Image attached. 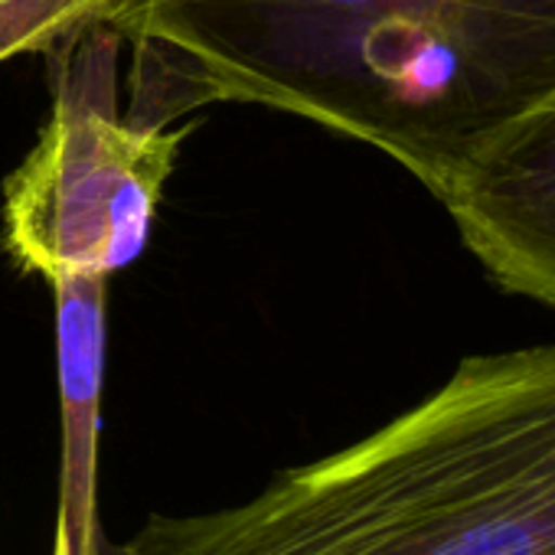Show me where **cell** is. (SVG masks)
Returning <instances> with one entry per match:
<instances>
[{"label": "cell", "mask_w": 555, "mask_h": 555, "mask_svg": "<svg viewBox=\"0 0 555 555\" xmlns=\"http://www.w3.org/2000/svg\"><path fill=\"white\" fill-rule=\"evenodd\" d=\"M131 112L167 128L212 102L363 141L444 199L555 92V0H108Z\"/></svg>", "instance_id": "1"}, {"label": "cell", "mask_w": 555, "mask_h": 555, "mask_svg": "<svg viewBox=\"0 0 555 555\" xmlns=\"http://www.w3.org/2000/svg\"><path fill=\"white\" fill-rule=\"evenodd\" d=\"M112 555H555V344L480 353L251 500L151 513Z\"/></svg>", "instance_id": "2"}, {"label": "cell", "mask_w": 555, "mask_h": 555, "mask_svg": "<svg viewBox=\"0 0 555 555\" xmlns=\"http://www.w3.org/2000/svg\"><path fill=\"white\" fill-rule=\"evenodd\" d=\"M118 47L115 30L86 24L47 50L60 56L53 112L4 183V248L50 285L108 278L141 255L186 138L183 128L138 125L118 112Z\"/></svg>", "instance_id": "3"}, {"label": "cell", "mask_w": 555, "mask_h": 555, "mask_svg": "<svg viewBox=\"0 0 555 555\" xmlns=\"http://www.w3.org/2000/svg\"><path fill=\"white\" fill-rule=\"evenodd\" d=\"M441 206L503 292L555 311V92L509 125Z\"/></svg>", "instance_id": "4"}, {"label": "cell", "mask_w": 555, "mask_h": 555, "mask_svg": "<svg viewBox=\"0 0 555 555\" xmlns=\"http://www.w3.org/2000/svg\"><path fill=\"white\" fill-rule=\"evenodd\" d=\"M56 298L60 373V496L53 555H112L99 519V431L105 389V274H73L50 285Z\"/></svg>", "instance_id": "5"}, {"label": "cell", "mask_w": 555, "mask_h": 555, "mask_svg": "<svg viewBox=\"0 0 555 555\" xmlns=\"http://www.w3.org/2000/svg\"><path fill=\"white\" fill-rule=\"evenodd\" d=\"M108 0H0V63L50 50L86 24H102Z\"/></svg>", "instance_id": "6"}]
</instances>
